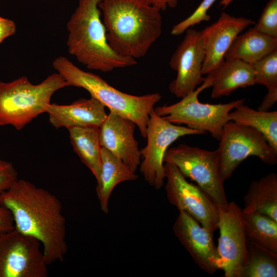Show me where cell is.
<instances>
[{
	"instance_id": "6da1fadb",
	"label": "cell",
	"mask_w": 277,
	"mask_h": 277,
	"mask_svg": "<svg viewBox=\"0 0 277 277\" xmlns=\"http://www.w3.org/2000/svg\"><path fill=\"white\" fill-rule=\"evenodd\" d=\"M0 203L10 211L15 229L41 243L48 265L64 261L68 250L66 219L55 195L18 179L0 193Z\"/></svg>"
},
{
	"instance_id": "7a4b0ae2",
	"label": "cell",
	"mask_w": 277,
	"mask_h": 277,
	"mask_svg": "<svg viewBox=\"0 0 277 277\" xmlns=\"http://www.w3.org/2000/svg\"><path fill=\"white\" fill-rule=\"evenodd\" d=\"M110 47L119 54L144 57L160 37V11L139 0H101L98 4Z\"/></svg>"
},
{
	"instance_id": "3957f363",
	"label": "cell",
	"mask_w": 277,
	"mask_h": 277,
	"mask_svg": "<svg viewBox=\"0 0 277 277\" xmlns=\"http://www.w3.org/2000/svg\"><path fill=\"white\" fill-rule=\"evenodd\" d=\"M101 1L78 0L67 23L69 53L88 69L103 72L136 65L135 59L119 54L109 45L98 7Z\"/></svg>"
},
{
	"instance_id": "277c9868",
	"label": "cell",
	"mask_w": 277,
	"mask_h": 277,
	"mask_svg": "<svg viewBox=\"0 0 277 277\" xmlns=\"http://www.w3.org/2000/svg\"><path fill=\"white\" fill-rule=\"evenodd\" d=\"M52 66L68 86L86 90L91 97L110 111L132 121L138 127L141 136L146 137L150 113L162 97L159 93L140 96L124 93L111 86L99 75L81 69L65 56L54 59Z\"/></svg>"
},
{
	"instance_id": "5b68a950",
	"label": "cell",
	"mask_w": 277,
	"mask_h": 277,
	"mask_svg": "<svg viewBox=\"0 0 277 277\" xmlns=\"http://www.w3.org/2000/svg\"><path fill=\"white\" fill-rule=\"evenodd\" d=\"M68 86L63 77L54 73L34 85L26 76L9 82L0 81V126L19 131L43 113L53 94Z\"/></svg>"
},
{
	"instance_id": "8992f818",
	"label": "cell",
	"mask_w": 277,
	"mask_h": 277,
	"mask_svg": "<svg viewBox=\"0 0 277 277\" xmlns=\"http://www.w3.org/2000/svg\"><path fill=\"white\" fill-rule=\"evenodd\" d=\"M211 85V77L207 74L203 83L192 93L173 104L156 107L154 111L171 123L183 124L205 133L209 132L219 141L225 125L229 121V113L244 104V100L218 104L200 102L198 98L199 94Z\"/></svg>"
},
{
	"instance_id": "52a82bcc",
	"label": "cell",
	"mask_w": 277,
	"mask_h": 277,
	"mask_svg": "<svg viewBox=\"0 0 277 277\" xmlns=\"http://www.w3.org/2000/svg\"><path fill=\"white\" fill-rule=\"evenodd\" d=\"M219 141L216 151L224 182L250 156H256L269 165L277 163V151L270 146L260 132L251 127L230 121L225 125Z\"/></svg>"
},
{
	"instance_id": "ba28073f",
	"label": "cell",
	"mask_w": 277,
	"mask_h": 277,
	"mask_svg": "<svg viewBox=\"0 0 277 277\" xmlns=\"http://www.w3.org/2000/svg\"><path fill=\"white\" fill-rule=\"evenodd\" d=\"M164 162L174 165L185 177L194 181L216 205L228 202L216 150H207L181 144L167 149Z\"/></svg>"
},
{
	"instance_id": "9c48e42d",
	"label": "cell",
	"mask_w": 277,
	"mask_h": 277,
	"mask_svg": "<svg viewBox=\"0 0 277 277\" xmlns=\"http://www.w3.org/2000/svg\"><path fill=\"white\" fill-rule=\"evenodd\" d=\"M205 134L171 123L157 114L153 109L147 126V144L141 150L143 160L140 165V172L145 181L155 189H161L165 179L164 156L170 145L182 136Z\"/></svg>"
},
{
	"instance_id": "30bf717a",
	"label": "cell",
	"mask_w": 277,
	"mask_h": 277,
	"mask_svg": "<svg viewBox=\"0 0 277 277\" xmlns=\"http://www.w3.org/2000/svg\"><path fill=\"white\" fill-rule=\"evenodd\" d=\"M41 243L16 229L0 232V277H46Z\"/></svg>"
},
{
	"instance_id": "8fae6325",
	"label": "cell",
	"mask_w": 277,
	"mask_h": 277,
	"mask_svg": "<svg viewBox=\"0 0 277 277\" xmlns=\"http://www.w3.org/2000/svg\"><path fill=\"white\" fill-rule=\"evenodd\" d=\"M216 206L219 269L225 277H242L248 253L243 210L233 201Z\"/></svg>"
},
{
	"instance_id": "7c38bea8",
	"label": "cell",
	"mask_w": 277,
	"mask_h": 277,
	"mask_svg": "<svg viewBox=\"0 0 277 277\" xmlns=\"http://www.w3.org/2000/svg\"><path fill=\"white\" fill-rule=\"evenodd\" d=\"M167 198L179 210L187 213L213 234L218 228L216 204L197 185L189 183L173 164L164 162Z\"/></svg>"
},
{
	"instance_id": "4fadbf2b",
	"label": "cell",
	"mask_w": 277,
	"mask_h": 277,
	"mask_svg": "<svg viewBox=\"0 0 277 277\" xmlns=\"http://www.w3.org/2000/svg\"><path fill=\"white\" fill-rule=\"evenodd\" d=\"M185 32L169 62L177 75L170 83L169 89L172 94L181 98L194 91L205 79L202 72L204 50L200 31L188 28Z\"/></svg>"
},
{
	"instance_id": "5bb4252c",
	"label": "cell",
	"mask_w": 277,
	"mask_h": 277,
	"mask_svg": "<svg viewBox=\"0 0 277 277\" xmlns=\"http://www.w3.org/2000/svg\"><path fill=\"white\" fill-rule=\"evenodd\" d=\"M172 230L200 269L210 274L220 269L219 256L213 234L194 218L185 211H179Z\"/></svg>"
},
{
	"instance_id": "9a60e30c",
	"label": "cell",
	"mask_w": 277,
	"mask_h": 277,
	"mask_svg": "<svg viewBox=\"0 0 277 277\" xmlns=\"http://www.w3.org/2000/svg\"><path fill=\"white\" fill-rule=\"evenodd\" d=\"M250 19L221 13L217 21L200 31L204 50L202 74H208L224 60V56L236 36L249 26Z\"/></svg>"
},
{
	"instance_id": "2e32d148",
	"label": "cell",
	"mask_w": 277,
	"mask_h": 277,
	"mask_svg": "<svg viewBox=\"0 0 277 277\" xmlns=\"http://www.w3.org/2000/svg\"><path fill=\"white\" fill-rule=\"evenodd\" d=\"M136 125L132 121L110 111L100 127V142L120 159L132 172L141 164V150L134 136Z\"/></svg>"
},
{
	"instance_id": "e0dca14e",
	"label": "cell",
	"mask_w": 277,
	"mask_h": 277,
	"mask_svg": "<svg viewBox=\"0 0 277 277\" xmlns=\"http://www.w3.org/2000/svg\"><path fill=\"white\" fill-rule=\"evenodd\" d=\"M97 100L80 98L68 105L50 103L47 108L50 123L56 129L76 127H100L107 114Z\"/></svg>"
},
{
	"instance_id": "ac0fdd59",
	"label": "cell",
	"mask_w": 277,
	"mask_h": 277,
	"mask_svg": "<svg viewBox=\"0 0 277 277\" xmlns=\"http://www.w3.org/2000/svg\"><path fill=\"white\" fill-rule=\"evenodd\" d=\"M137 179L138 175L120 159L101 147L100 173L95 189L101 210L105 213L109 212V200L118 184Z\"/></svg>"
},
{
	"instance_id": "d6986e66",
	"label": "cell",
	"mask_w": 277,
	"mask_h": 277,
	"mask_svg": "<svg viewBox=\"0 0 277 277\" xmlns=\"http://www.w3.org/2000/svg\"><path fill=\"white\" fill-rule=\"evenodd\" d=\"M211 97L227 96L239 88L255 84L254 73L251 65L241 60L224 59L212 72Z\"/></svg>"
},
{
	"instance_id": "ffe728a7",
	"label": "cell",
	"mask_w": 277,
	"mask_h": 277,
	"mask_svg": "<svg viewBox=\"0 0 277 277\" xmlns=\"http://www.w3.org/2000/svg\"><path fill=\"white\" fill-rule=\"evenodd\" d=\"M276 49L277 38L252 27L236 36L224 59L239 60L251 65Z\"/></svg>"
},
{
	"instance_id": "44dd1931",
	"label": "cell",
	"mask_w": 277,
	"mask_h": 277,
	"mask_svg": "<svg viewBox=\"0 0 277 277\" xmlns=\"http://www.w3.org/2000/svg\"><path fill=\"white\" fill-rule=\"evenodd\" d=\"M244 213L257 212L277 222V174L272 172L253 181L244 197Z\"/></svg>"
},
{
	"instance_id": "7402d4cb",
	"label": "cell",
	"mask_w": 277,
	"mask_h": 277,
	"mask_svg": "<svg viewBox=\"0 0 277 277\" xmlns=\"http://www.w3.org/2000/svg\"><path fill=\"white\" fill-rule=\"evenodd\" d=\"M68 130L74 151L97 180L101 166L100 127H76Z\"/></svg>"
},
{
	"instance_id": "603a6c76",
	"label": "cell",
	"mask_w": 277,
	"mask_h": 277,
	"mask_svg": "<svg viewBox=\"0 0 277 277\" xmlns=\"http://www.w3.org/2000/svg\"><path fill=\"white\" fill-rule=\"evenodd\" d=\"M229 120L251 127L260 132L277 151V111L254 110L242 104L231 111Z\"/></svg>"
},
{
	"instance_id": "cb8c5ba5",
	"label": "cell",
	"mask_w": 277,
	"mask_h": 277,
	"mask_svg": "<svg viewBox=\"0 0 277 277\" xmlns=\"http://www.w3.org/2000/svg\"><path fill=\"white\" fill-rule=\"evenodd\" d=\"M244 219L247 241L277 254V222L257 212L244 213Z\"/></svg>"
},
{
	"instance_id": "d4e9b609",
	"label": "cell",
	"mask_w": 277,
	"mask_h": 277,
	"mask_svg": "<svg viewBox=\"0 0 277 277\" xmlns=\"http://www.w3.org/2000/svg\"><path fill=\"white\" fill-rule=\"evenodd\" d=\"M247 257L242 277H276L277 254L247 241Z\"/></svg>"
},
{
	"instance_id": "484cf974",
	"label": "cell",
	"mask_w": 277,
	"mask_h": 277,
	"mask_svg": "<svg viewBox=\"0 0 277 277\" xmlns=\"http://www.w3.org/2000/svg\"><path fill=\"white\" fill-rule=\"evenodd\" d=\"M251 65L255 84L265 86L268 91L277 92V49Z\"/></svg>"
},
{
	"instance_id": "4316f807",
	"label": "cell",
	"mask_w": 277,
	"mask_h": 277,
	"mask_svg": "<svg viewBox=\"0 0 277 277\" xmlns=\"http://www.w3.org/2000/svg\"><path fill=\"white\" fill-rule=\"evenodd\" d=\"M216 0H203L194 11L188 17L174 25L171 31L173 35L183 34L187 29L211 17L207 12Z\"/></svg>"
},
{
	"instance_id": "83f0119b",
	"label": "cell",
	"mask_w": 277,
	"mask_h": 277,
	"mask_svg": "<svg viewBox=\"0 0 277 277\" xmlns=\"http://www.w3.org/2000/svg\"><path fill=\"white\" fill-rule=\"evenodd\" d=\"M254 28L258 31L277 38V0H269Z\"/></svg>"
},
{
	"instance_id": "f1b7e54d",
	"label": "cell",
	"mask_w": 277,
	"mask_h": 277,
	"mask_svg": "<svg viewBox=\"0 0 277 277\" xmlns=\"http://www.w3.org/2000/svg\"><path fill=\"white\" fill-rule=\"evenodd\" d=\"M18 174L10 162L0 160V193L7 190L17 180Z\"/></svg>"
},
{
	"instance_id": "f546056e",
	"label": "cell",
	"mask_w": 277,
	"mask_h": 277,
	"mask_svg": "<svg viewBox=\"0 0 277 277\" xmlns=\"http://www.w3.org/2000/svg\"><path fill=\"white\" fill-rule=\"evenodd\" d=\"M15 228L10 211L0 203V232H7Z\"/></svg>"
},
{
	"instance_id": "4dcf8cb0",
	"label": "cell",
	"mask_w": 277,
	"mask_h": 277,
	"mask_svg": "<svg viewBox=\"0 0 277 277\" xmlns=\"http://www.w3.org/2000/svg\"><path fill=\"white\" fill-rule=\"evenodd\" d=\"M16 31L15 23L11 19L0 16V44Z\"/></svg>"
},
{
	"instance_id": "1f68e13d",
	"label": "cell",
	"mask_w": 277,
	"mask_h": 277,
	"mask_svg": "<svg viewBox=\"0 0 277 277\" xmlns=\"http://www.w3.org/2000/svg\"><path fill=\"white\" fill-rule=\"evenodd\" d=\"M153 6L159 10L164 11L168 8H173L177 6L178 0H139Z\"/></svg>"
},
{
	"instance_id": "d6a6232c",
	"label": "cell",
	"mask_w": 277,
	"mask_h": 277,
	"mask_svg": "<svg viewBox=\"0 0 277 277\" xmlns=\"http://www.w3.org/2000/svg\"><path fill=\"white\" fill-rule=\"evenodd\" d=\"M277 101V92H268L258 108L261 111H268Z\"/></svg>"
},
{
	"instance_id": "836d02e7",
	"label": "cell",
	"mask_w": 277,
	"mask_h": 277,
	"mask_svg": "<svg viewBox=\"0 0 277 277\" xmlns=\"http://www.w3.org/2000/svg\"><path fill=\"white\" fill-rule=\"evenodd\" d=\"M233 0H222L220 2L221 6H223L224 8L227 7Z\"/></svg>"
}]
</instances>
